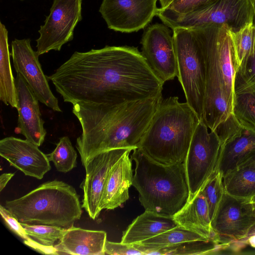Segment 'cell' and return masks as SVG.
<instances>
[{
    "mask_svg": "<svg viewBox=\"0 0 255 255\" xmlns=\"http://www.w3.org/2000/svg\"><path fill=\"white\" fill-rule=\"evenodd\" d=\"M47 78L73 105H119L155 97L164 83L137 48L128 46L76 51Z\"/></svg>",
    "mask_w": 255,
    "mask_h": 255,
    "instance_id": "1",
    "label": "cell"
},
{
    "mask_svg": "<svg viewBox=\"0 0 255 255\" xmlns=\"http://www.w3.org/2000/svg\"><path fill=\"white\" fill-rule=\"evenodd\" d=\"M162 99L161 94L119 105L73 104L72 112L82 129L76 146L83 166L103 152L137 148Z\"/></svg>",
    "mask_w": 255,
    "mask_h": 255,
    "instance_id": "2",
    "label": "cell"
},
{
    "mask_svg": "<svg viewBox=\"0 0 255 255\" xmlns=\"http://www.w3.org/2000/svg\"><path fill=\"white\" fill-rule=\"evenodd\" d=\"M201 44L205 62L206 91L202 120L211 130L233 114L236 62L230 30L213 25L192 29Z\"/></svg>",
    "mask_w": 255,
    "mask_h": 255,
    "instance_id": "3",
    "label": "cell"
},
{
    "mask_svg": "<svg viewBox=\"0 0 255 255\" xmlns=\"http://www.w3.org/2000/svg\"><path fill=\"white\" fill-rule=\"evenodd\" d=\"M199 121L186 102L162 99L137 148L158 163H183Z\"/></svg>",
    "mask_w": 255,
    "mask_h": 255,
    "instance_id": "4",
    "label": "cell"
},
{
    "mask_svg": "<svg viewBox=\"0 0 255 255\" xmlns=\"http://www.w3.org/2000/svg\"><path fill=\"white\" fill-rule=\"evenodd\" d=\"M130 158L135 164L132 185L145 210L173 217L187 203L190 191L184 163L161 164L138 148Z\"/></svg>",
    "mask_w": 255,
    "mask_h": 255,
    "instance_id": "5",
    "label": "cell"
},
{
    "mask_svg": "<svg viewBox=\"0 0 255 255\" xmlns=\"http://www.w3.org/2000/svg\"><path fill=\"white\" fill-rule=\"evenodd\" d=\"M5 207L20 223L68 228L82 211L75 189L63 181H47L24 196L6 201Z\"/></svg>",
    "mask_w": 255,
    "mask_h": 255,
    "instance_id": "6",
    "label": "cell"
},
{
    "mask_svg": "<svg viewBox=\"0 0 255 255\" xmlns=\"http://www.w3.org/2000/svg\"><path fill=\"white\" fill-rule=\"evenodd\" d=\"M173 30L177 78L186 102L200 121L203 119L206 91V68L203 49L192 29Z\"/></svg>",
    "mask_w": 255,
    "mask_h": 255,
    "instance_id": "7",
    "label": "cell"
},
{
    "mask_svg": "<svg viewBox=\"0 0 255 255\" xmlns=\"http://www.w3.org/2000/svg\"><path fill=\"white\" fill-rule=\"evenodd\" d=\"M156 16L172 29L217 25L225 26L236 32L253 22L254 9L251 0H216L201 9L185 14L160 7Z\"/></svg>",
    "mask_w": 255,
    "mask_h": 255,
    "instance_id": "8",
    "label": "cell"
},
{
    "mask_svg": "<svg viewBox=\"0 0 255 255\" xmlns=\"http://www.w3.org/2000/svg\"><path fill=\"white\" fill-rule=\"evenodd\" d=\"M221 148L216 131L210 130L202 120L200 121L184 162L190 191L189 200L217 170Z\"/></svg>",
    "mask_w": 255,
    "mask_h": 255,
    "instance_id": "9",
    "label": "cell"
},
{
    "mask_svg": "<svg viewBox=\"0 0 255 255\" xmlns=\"http://www.w3.org/2000/svg\"><path fill=\"white\" fill-rule=\"evenodd\" d=\"M82 0H53L50 13L38 32L36 53L60 51L73 38L74 30L82 19Z\"/></svg>",
    "mask_w": 255,
    "mask_h": 255,
    "instance_id": "10",
    "label": "cell"
},
{
    "mask_svg": "<svg viewBox=\"0 0 255 255\" xmlns=\"http://www.w3.org/2000/svg\"><path fill=\"white\" fill-rule=\"evenodd\" d=\"M164 23H155L144 31L141 53L156 76L164 83L177 77V63L173 35Z\"/></svg>",
    "mask_w": 255,
    "mask_h": 255,
    "instance_id": "11",
    "label": "cell"
},
{
    "mask_svg": "<svg viewBox=\"0 0 255 255\" xmlns=\"http://www.w3.org/2000/svg\"><path fill=\"white\" fill-rule=\"evenodd\" d=\"M157 0H103L99 8L108 27L125 33L145 28L156 16Z\"/></svg>",
    "mask_w": 255,
    "mask_h": 255,
    "instance_id": "12",
    "label": "cell"
},
{
    "mask_svg": "<svg viewBox=\"0 0 255 255\" xmlns=\"http://www.w3.org/2000/svg\"><path fill=\"white\" fill-rule=\"evenodd\" d=\"M11 46L10 55L17 74L21 76L39 101L54 111L62 112L42 71L39 56L31 46L30 39H15Z\"/></svg>",
    "mask_w": 255,
    "mask_h": 255,
    "instance_id": "13",
    "label": "cell"
},
{
    "mask_svg": "<svg viewBox=\"0 0 255 255\" xmlns=\"http://www.w3.org/2000/svg\"><path fill=\"white\" fill-rule=\"evenodd\" d=\"M255 223L250 200L234 197L226 192L211 221L214 232L231 243L244 238Z\"/></svg>",
    "mask_w": 255,
    "mask_h": 255,
    "instance_id": "14",
    "label": "cell"
},
{
    "mask_svg": "<svg viewBox=\"0 0 255 255\" xmlns=\"http://www.w3.org/2000/svg\"><path fill=\"white\" fill-rule=\"evenodd\" d=\"M130 148H116L100 153L84 166L86 176L82 188L83 198L82 207L89 217L95 220L100 215V202L107 174L112 167Z\"/></svg>",
    "mask_w": 255,
    "mask_h": 255,
    "instance_id": "15",
    "label": "cell"
},
{
    "mask_svg": "<svg viewBox=\"0 0 255 255\" xmlns=\"http://www.w3.org/2000/svg\"><path fill=\"white\" fill-rule=\"evenodd\" d=\"M38 147L26 139L7 137L0 140V155L25 175L41 179L51 167Z\"/></svg>",
    "mask_w": 255,
    "mask_h": 255,
    "instance_id": "16",
    "label": "cell"
},
{
    "mask_svg": "<svg viewBox=\"0 0 255 255\" xmlns=\"http://www.w3.org/2000/svg\"><path fill=\"white\" fill-rule=\"evenodd\" d=\"M17 96L18 128L26 139L38 146L44 141L46 131L41 118L39 100L22 78L15 79Z\"/></svg>",
    "mask_w": 255,
    "mask_h": 255,
    "instance_id": "17",
    "label": "cell"
},
{
    "mask_svg": "<svg viewBox=\"0 0 255 255\" xmlns=\"http://www.w3.org/2000/svg\"><path fill=\"white\" fill-rule=\"evenodd\" d=\"M217 170L223 177L235 169L255 151V130L236 123L221 142Z\"/></svg>",
    "mask_w": 255,
    "mask_h": 255,
    "instance_id": "18",
    "label": "cell"
},
{
    "mask_svg": "<svg viewBox=\"0 0 255 255\" xmlns=\"http://www.w3.org/2000/svg\"><path fill=\"white\" fill-rule=\"evenodd\" d=\"M128 150L112 167L104 183L100 209L113 210L121 206L129 198L128 190L132 185L133 174Z\"/></svg>",
    "mask_w": 255,
    "mask_h": 255,
    "instance_id": "19",
    "label": "cell"
},
{
    "mask_svg": "<svg viewBox=\"0 0 255 255\" xmlns=\"http://www.w3.org/2000/svg\"><path fill=\"white\" fill-rule=\"evenodd\" d=\"M107 240L105 231L83 229L72 225L66 228L54 247L58 255H104Z\"/></svg>",
    "mask_w": 255,
    "mask_h": 255,
    "instance_id": "20",
    "label": "cell"
},
{
    "mask_svg": "<svg viewBox=\"0 0 255 255\" xmlns=\"http://www.w3.org/2000/svg\"><path fill=\"white\" fill-rule=\"evenodd\" d=\"M173 218L178 225L207 239L226 242L212 228L207 203L200 190L173 216Z\"/></svg>",
    "mask_w": 255,
    "mask_h": 255,
    "instance_id": "21",
    "label": "cell"
},
{
    "mask_svg": "<svg viewBox=\"0 0 255 255\" xmlns=\"http://www.w3.org/2000/svg\"><path fill=\"white\" fill-rule=\"evenodd\" d=\"M177 226L173 217L164 216L145 210L123 232L121 242L137 244Z\"/></svg>",
    "mask_w": 255,
    "mask_h": 255,
    "instance_id": "22",
    "label": "cell"
},
{
    "mask_svg": "<svg viewBox=\"0 0 255 255\" xmlns=\"http://www.w3.org/2000/svg\"><path fill=\"white\" fill-rule=\"evenodd\" d=\"M8 44V31L0 22V100L6 105L17 109L15 79L11 67Z\"/></svg>",
    "mask_w": 255,
    "mask_h": 255,
    "instance_id": "23",
    "label": "cell"
},
{
    "mask_svg": "<svg viewBox=\"0 0 255 255\" xmlns=\"http://www.w3.org/2000/svg\"><path fill=\"white\" fill-rule=\"evenodd\" d=\"M225 191L238 198L251 200L255 195V169L242 164L223 177Z\"/></svg>",
    "mask_w": 255,
    "mask_h": 255,
    "instance_id": "24",
    "label": "cell"
},
{
    "mask_svg": "<svg viewBox=\"0 0 255 255\" xmlns=\"http://www.w3.org/2000/svg\"><path fill=\"white\" fill-rule=\"evenodd\" d=\"M196 240H211L178 225L158 235L132 245L142 252L143 255H147L148 252L151 250Z\"/></svg>",
    "mask_w": 255,
    "mask_h": 255,
    "instance_id": "25",
    "label": "cell"
},
{
    "mask_svg": "<svg viewBox=\"0 0 255 255\" xmlns=\"http://www.w3.org/2000/svg\"><path fill=\"white\" fill-rule=\"evenodd\" d=\"M230 245L229 243L215 240H196L151 250L147 255H212L229 248Z\"/></svg>",
    "mask_w": 255,
    "mask_h": 255,
    "instance_id": "26",
    "label": "cell"
},
{
    "mask_svg": "<svg viewBox=\"0 0 255 255\" xmlns=\"http://www.w3.org/2000/svg\"><path fill=\"white\" fill-rule=\"evenodd\" d=\"M236 62V71L254 52L255 28L253 22L236 32L230 31Z\"/></svg>",
    "mask_w": 255,
    "mask_h": 255,
    "instance_id": "27",
    "label": "cell"
},
{
    "mask_svg": "<svg viewBox=\"0 0 255 255\" xmlns=\"http://www.w3.org/2000/svg\"><path fill=\"white\" fill-rule=\"evenodd\" d=\"M46 155L59 172L67 173L77 166V154L68 136L61 137L54 150Z\"/></svg>",
    "mask_w": 255,
    "mask_h": 255,
    "instance_id": "28",
    "label": "cell"
},
{
    "mask_svg": "<svg viewBox=\"0 0 255 255\" xmlns=\"http://www.w3.org/2000/svg\"><path fill=\"white\" fill-rule=\"evenodd\" d=\"M233 114L242 124L255 130V94L246 91L235 93Z\"/></svg>",
    "mask_w": 255,
    "mask_h": 255,
    "instance_id": "29",
    "label": "cell"
},
{
    "mask_svg": "<svg viewBox=\"0 0 255 255\" xmlns=\"http://www.w3.org/2000/svg\"><path fill=\"white\" fill-rule=\"evenodd\" d=\"M0 214L5 225L15 234L23 240L24 243L36 251L46 255H53V247L46 246L31 238L26 232L20 223L4 206H0Z\"/></svg>",
    "mask_w": 255,
    "mask_h": 255,
    "instance_id": "30",
    "label": "cell"
},
{
    "mask_svg": "<svg viewBox=\"0 0 255 255\" xmlns=\"http://www.w3.org/2000/svg\"><path fill=\"white\" fill-rule=\"evenodd\" d=\"M200 190L206 199L212 221L225 193L220 173L217 170Z\"/></svg>",
    "mask_w": 255,
    "mask_h": 255,
    "instance_id": "31",
    "label": "cell"
},
{
    "mask_svg": "<svg viewBox=\"0 0 255 255\" xmlns=\"http://www.w3.org/2000/svg\"><path fill=\"white\" fill-rule=\"evenodd\" d=\"M20 224L31 238L46 246H54L55 242L60 239L66 229L53 225Z\"/></svg>",
    "mask_w": 255,
    "mask_h": 255,
    "instance_id": "32",
    "label": "cell"
},
{
    "mask_svg": "<svg viewBox=\"0 0 255 255\" xmlns=\"http://www.w3.org/2000/svg\"><path fill=\"white\" fill-rule=\"evenodd\" d=\"M234 89L235 93L246 91L255 94V49L236 71Z\"/></svg>",
    "mask_w": 255,
    "mask_h": 255,
    "instance_id": "33",
    "label": "cell"
},
{
    "mask_svg": "<svg viewBox=\"0 0 255 255\" xmlns=\"http://www.w3.org/2000/svg\"><path fill=\"white\" fill-rule=\"evenodd\" d=\"M216 0H173L166 7L179 13L185 14L201 9Z\"/></svg>",
    "mask_w": 255,
    "mask_h": 255,
    "instance_id": "34",
    "label": "cell"
},
{
    "mask_svg": "<svg viewBox=\"0 0 255 255\" xmlns=\"http://www.w3.org/2000/svg\"><path fill=\"white\" fill-rule=\"evenodd\" d=\"M105 254L111 255H143L142 252L134 245L113 242L107 240L105 246Z\"/></svg>",
    "mask_w": 255,
    "mask_h": 255,
    "instance_id": "35",
    "label": "cell"
},
{
    "mask_svg": "<svg viewBox=\"0 0 255 255\" xmlns=\"http://www.w3.org/2000/svg\"><path fill=\"white\" fill-rule=\"evenodd\" d=\"M247 245L255 248V223L251 227L244 238L232 242L230 249L234 251H238Z\"/></svg>",
    "mask_w": 255,
    "mask_h": 255,
    "instance_id": "36",
    "label": "cell"
},
{
    "mask_svg": "<svg viewBox=\"0 0 255 255\" xmlns=\"http://www.w3.org/2000/svg\"><path fill=\"white\" fill-rule=\"evenodd\" d=\"M14 175V173H4L1 174L0 176V191L4 188L9 181Z\"/></svg>",
    "mask_w": 255,
    "mask_h": 255,
    "instance_id": "37",
    "label": "cell"
},
{
    "mask_svg": "<svg viewBox=\"0 0 255 255\" xmlns=\"http://www.w3.org/2000/svg\"><path fill=\"white\" fill-rule=\"evenodd\" d=\"M244 163L250 165L255 169V151L246 158L243 164Z\"/></svg>",
    "mask_w": 255,
    "mask_h": 255,
    "instance_id": "38",
    "label": "cell"
},
{
    "mask_svg": "<svg viewBox=\"0 0 255 255\" xmlns=\"http://www.w3.org/2000/svg\"><path fill=\"white\" fill-rule=\"evenodd\" d=\"M160 5L161 8H166L170 3L172 2L173 0H159Z\"/></svg>",
    "mask_w": 255,
    "mask_h": 255,
    "instance_id": "39",
    "label": "cell"
},
{
    "mask_svg": "<svg viewBox=\"0 0 255 255\" xmlns=\"http://www.w3.org/2000/svg\"><path fill=\"white\" fill-rule=\"evenodd\" d=\"M254 9V18L253 23L255 28V0L252 2Z\"/></svg>",
    "mask_w": 255,
    "mask_h": 255,
    "instance_id": "40",
    "label": "cell"
},
{
    "mask_svg": "<svg viewBox=\"0 0 255 255\" xmlns=\"http://www.w3.org/2000/svg\"><path fill=\"white\" fill-rule=\"evenodd\" d=\"M251 209L253 215L255 217V202H251Z\"/></svg>",
    "mask_w": 255,
    "mask_h": 255,
    "instance_id": "41",
    "label": "cell"
},
{
    "mask_svg": "<svg viewBox=\"0 0 255 255\" xmlns=\"http://www.w3.org/2000/svg\"><path fill=\"white\" fill-rule=\"evenodd\" d=\"M251 202H255V195H254L250 200Z\"/></svg>",
    "mask_w": 255,
    "mask_h": 255,
    "instance_id": "42",
    "label": "cell"
},
{
    "mask_svg": "<svg viewBox=\"0 0 255 255\" xmlns=\"http://www.w3.org/2000/svg\"><path fill=\"white\" fill-rule=\"evenodd\" d=\"M251 0L253 2L255 0Z\"/></svg>",
    "mask_w": 255,
    "mask_h": 255,
    "instance_id": "43",
    "label": "cell"
},
{
    "mask_svg": "<svg viewBox=\"0 0 255 255\" xmlns=\"http://www.w3.org/2000/svg\"><path fill=\"white\" fill-rule=\"evenodd\" d=\"M20 0V1H24V0Z\"/></svg>",
    "mask_w": 255,
    "mask_h": 255,
    "instance_id": "44",
    "label": "cell"
}]
</instances>
